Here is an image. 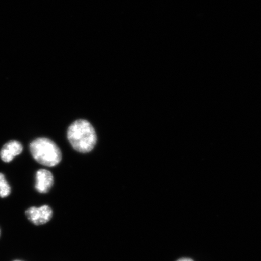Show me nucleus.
Segmentation results:
<instances>
[{
  "label": "nucleus",
  "mask_w": 261,
  "mask_h": 261,
  "mask_svg": "<svg viewBox=\"0 0 261 261\" xmlns=\"http://www.w3.org/2000/svg\"><path fill=\"white\" fill-rule=\"evenodd\" d=\"M67 138L77 152L88 153L92 151L97 142L95 129L86 120H77L68 129Z\"/></svg>",
  "instance_id": "obj_1"
},
{
  "label": "nucleus",
  "mask_w": 261,
  "mask_h": 261,
  "mask_svg": "<svg viewBox=\"0 0 261 261\" xmlns=\"http://www.w3.org/2000/svg\"><path fill=\"white\" fill-rule=\"evenodd\" d=\"M30 151L36 161L49 167L57 165L62 160L60 149L56 143L48 138L33 140L30 144Z\"/></svg>",
  "instance_id": "obj_2"
},
{
  "label": "nucleus",
  "mask_w": 261,
  "mask_h": 261,
  "mask_svg": "<svg viewBox=\"0 0 261 261\" xmlns=\"http://www.w3.org/2000/svg\"><path fill=\"white\" fill-rule=\"evenodd\" d=\"M28 219L36 226H41L48 223L53 216V211L48 205L40 207H32L25 211Z\"/></svg>",
  "instance_id": "obj_3"
},
{
  "label": "nucleus",
  "mask_w": 261,
  "mask_h": 261,
  "mask_svg": "<svg viewBox=\"0 0 261 261\" xmlns=\"http://www.w3.org/2000/svg\"><path fill=\"white\" fill-rule=\"evenodd\" d=\"M35 189L42 194L47 193L54 185V176L46 169H41L36 173Z\"/></svg>",
  "instance_id": "obj_4"
},
{
  "label": "nucleus",
  "mask_w": 261,
  "mask_h": 261,
  "mask_svg": "<svg viewBox=\"0 0 261 261\" xmlns=\"http://www.w3.org/2000/svg\"><path fill=\"white\" fill-rule=\"evenodd\" d=\"M23 148L20 142L16 140H11L3 146L0 151V156L3 162L9 163L11 162L15 156L20 154Z\"/></svg>",
  "instance_id": "obj_5"
},
{
  "label": "nucleus",
  "mask_w": 261,
  "mask_h": 261,
  "mask_svg": "<svg viewBox=\"0 0 261 261\" xmlns=\"http://www.w3.org/2000/svg\"><path fill=\"white\" fill-rule=\"evenodd\" d=\"M11 189L8 182L6 181L4 175L0 173V197H8L11 194Z\"/></svg>",
  "instance_id": "obj_6"
},
{
  "label": "nucleus",
  "mask_w": 261,
  "mask_h": 261,
  "mask_svg": "<svg viewBox=\"0 0 261 261\" xmlns=\"http://www.w3.org/2000/svg\"><path fill=\"white\" fill-rule=\"evenodd\" d=\"M177 261H193V260H192V259H189V258H181V259H179Z\"/></svg>",
  "instance_id": "obj_7"
},
{
  "label": "nucleus",
  "mask_w": 261,
  "mask_h": 261,
  "mask_svg": "<svg viewBox=\"0 0 261 261\" xmlns=\"http://www.w3.org/2000/svg\"><path fill=\"white\" fill-rule=\"evenodd\" d=\"M0 236H1V230H0Z\"/></svg>",
  "instance_id": "obj_8"
}]
</instances>
